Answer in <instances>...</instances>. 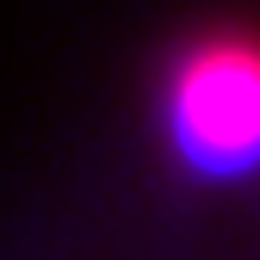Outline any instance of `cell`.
I'll use <instances>...</instances> for the list:
<instances>
[{
    "mask_svg": "<svg viewBox=\"0 0 260 260\" xmlns=\"http://www.w3.org/2000/svg\"><path fill=\"white\" fill-rule=\"evenodd\" d=\"M161 143L199 180L260 174V25L217 19L174 44L161 69Z\"/></svg>",
    "mask_w": 260,
    "mask_h": 260,
    "instance_id": "obj_1",
    "label": "cell"
}]
</instances>
